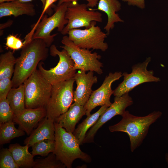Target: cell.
Instances as JSON below:
<instances>
[{"instance_id":"1","label":"cell","mask_w":168,"mask_h":168,"mask_svg":"<svg viewBox=\"0 0 168 168\" xmlns=\"http://www.w3.org/2000/svg\"><path fill=\"white\" fill-rule=\"evenodd\" d=\"M20 56L17 58L12 80V88L17 87L36 69L40 62L45 60L49 49L44 41L40 39L24 41Z\"/></svg>"},{"instance_id":"2","label":"cell","mask_w":168,"mask_h":168,"mask_svg":"<svg viewBox=\"0 0 168 168\" xmlns=\"http://www.w3.org/2000/svg\"><path fill=\"white\" fill-rule=\"evenodd\" d=\"M162 115L160 111H154L143 116H138L125 110L122 119L117 124L109 126L111 132H120L126 133L129 138L130 149L133 152L140 146L146 137L150 126Z\"/></svg>"},{"instance_id":"3","label":"cell","mask_w":168,"mask_h":168,"mask_svg":"<svg viewBox=\"0 0 168 168\" xmlns=\"http://www.w3.org/2000/svg\"><path fill=\"white\" fill-rule=\"evenodd\" d=\"M55 149L54 153L57 158L67 168H72L76 159H80L88 163L91 161V156L82 152L80 144L72 133L67 132L54 122Z\"/></svg>"},{"instance_id":"4","label":"cell","mask_w":168,"mask_h":168,"mask_svg":"<svg viewBox=\"0 0 168 168\" xmlns=\"http://www.w3.org/2000/svg\"><path fill=\"white\" fill-rule=\"evenodd\" d=\"M70 2H65L57 5L54 13L49 17L46 14L44 15L40 22L26 36L32 39H41L48 47H50L54 37L57 35V34L51 35L52 31L57 28L58 31L61 32L68 23L65 15Z\"/></svg>"},{"instance_id":"5","label":"cell","mask_w":168,"mask_h":168,"mask_svg":"<svg viewBox=\"0 0 168 168\" xmlns=\"http://www.w3.org/2000/svg\"><path fill=\"white\" fill-rule=\"evenodd\" d=\"M74 78L52 85L45 108L46 117L54 120L68 110L73 100Z\"/></svg>"},{"instance_id":"6","label":"cell","mask_w":168,"mask_h":168,"mask_svg":"<svg viewBox=\"0 0 168 168\" xmlns=\"http://www.w3.org/2000/svg\"><path fill=\"white\" fill-rule=\"evenodd\" d=\"M26 108H46L50 97L52 85L36 69L23 83Z\"/></svg>"},{"instance_id":"7","label":"cell","mask_w":168,"mask_h":168,"mask_svg":"<svg viewBox=\"0 0 168 168\" xmlns=\"http://www.w3.org/2000/svg\"><path fill=\"white\" fill-rule=\"evenodd\" d=\"M50 47V55L53 57L58 56L59 61L56 66L49 70L43 67L42 61L40 62L38 66L40 74L52 85L73 78L76 73L74 63L67 51L64 49L58 50L54 44Z\"/></svg>"},{"instance_id":"8","label":"cell","mask_w":168,"mask_h":168,"mask_svg":"<svg viewBox=\"0 0 168 168\" xmlns=\"http://www.w3.org/2000/svg\"><path fill=\"white\" fill-rule=\"evenodd\" d=\"M61 43L63 45L60 47L67 51L73 60L75 70L95 72L99 75L103 73V64L99 60L101 56L98 53L78 47L68 36L63 37Z\"/></svg>"},{"instance_id":"9","label":"cell","mask_w":168,"mask_h":168,"mask_svg":"<svg viewBox=\"0 0 168 168\" xmlns=\"http://www.w3.org/2000/svg\"><path fill=\"white\" fill-rule=\"evenodd\" d=\"M88 7L87 4H79L77 2L70 3L65 15L68 23L61 32L62 34H68L72 29L82 27L88 28L92 21L102 22L101 13L94 9L88 10Z\"/></svg>"},{"instance_id":"10","label":"cell","mask_w":168,"mask_h":168,"mask_svg":"<svg viewBox=\"0 0 168 168\" xmlns=\"http://www.w3.org/2000/svg\"><path fill=\"white\" fill-rule=\"evenodd\" d=\"M151 60V58L148 57L142 63L133 65L131 73L124 72L122 74L123 80L114 90V95L121 96L128 93L135 87L144 83L160 82V79L154 75L153 71L147 70V68Z\"/></svg>"},{"instance_id":"11","label":"cell","mask_w":168,"mask_h":168,"mask_svg":"<svg viewBox=\"0 0 168 168\" xmlns=\"http://www.w3.org/2000/svg\"><path fill=\"white\" fill-rule=\"evenodd\" d=\"M96 21H92L91 26L84 30L74 29L68 33V37L78 47L89 49H99L105 51L108 48V44L105 42L107 34L103 32Z\"/></svg>"},{"instance_id":"12","label":"cell","mask_w":168,"mask_h":168,"mask_svg":"<svg viewBox=\"0 0 168 168\" xmlns=\"http://www.w3.org/2000/svg\"><path fill=\"white\" fill-rule=\"evenodd\" d=\"M133 103L132 99L128 93H126L120 97L115 96L114 102L107 108L96 123L88 131L83 143L93 142L95 135L102 125L115 116H122L125 111L126 109L132 105Z\"/></svg>"},{"instance_id":"13","label":"cell","mask_w":168,"mask_h":168,"mask_svg":"<svg viewBox=\"0 0 168 168\" xmlns=\"http://www.w3.org/2000/svg\"><path fill=\"white\" fill-rule=\"evenodd\" d=\"M122 76L121 72H110L106 76L101 85L96 90L93 91L88 100L84 105L87 116L92 110L98 106H106L109 107L111 104L110 98L114 90L111 89L112 83L119 80Z\"/></svg>"},{"instance_id":"14","label":"cell","mask_w":168,"mask_h":168,"mask_svg":"<svg viewBox=\"0 0 168 168\" xmlns=\"http://www.w3.org/2000/svg\"><path fill=\"white\" fill-rule=\"evenodd\" d=\"M74 78L77 86L73 91V100L84 106L93 91L92 86L97 82V77L94 75L93 72L90 71L86 73V71L79 70Z\"/></svg>"},{"instance_id":"15","label":"cell","mask_w":168,"mask_h":168,"mask_svg":"<svg viewBox=\"0 0 168 168\" xmlns=\"http://www.w3.org/2000/svg\"><path fill=\"white\" fill-rule=\"evenodd\" d=\"M45 108H26L21 114L14 116L13 121L19 126V128L29 135L34 128L46 116Z\"/></svg>"},{"instance_id":"16","label":"cell","mask_w":168,"mask_h":168,"mask_svg":"<svg viewBox=\"0 0 168 168\" xmlns=\"http://www.w3.org/2000/svg\"><path fill=\"white\" fill-rule=\"evenodd\" d=\"M86 112L84 106L74 102L67 111L56 118L54 122L67 132L73 133L76 124L86 115Z\"/></svg>"},{"instance_id":"17","label":"cell","mask_w":168,"mask_h":168,"mask_svg":"<svg viewBox=\"0 0 168 168\" xmlns=\"http://www.w3.org/2000/svg\"><path fill=\"white\" fill-rule=\"evenodd\" d=\"M54 121L45 117L24 140L25 145L31 147L34 143L45 139L55 140Z\"/></svg>"},{"instance_id":"18","label":"cell","mask_w":168,"mask_h":168,"mask_svg":"<svg viewBox=\"0 0 168 168\" xmlns=\"http://www.w3.org/2000/svg\"><path fill=\"white\" fill-rule=\"evenodd\" d=\"M34 5L30 2H22L17 0L0 4V18L25 15L34 16L36 14Z\"/></svg>"},{"instance_id":"19","label":"cell","mask_w":168,"mask_h":168,"mask_svg":"<svg viewBox=\"0 0 168 168\" xmlns=\"http://www.w3.org/2000/svg\"><path fill=\"white\" fill-rule=\"evenodd\" d=\"M121 4L118 0H99L97 8L94 9L101 11L107 14L108 21L104 29L107 32V35L114 28L115 23L124 22L116 13L121 9Z\"/></svg>"},{"instance_id":"20","label":"cell","mask_w":168,"mask_h":168,"mask_svg":"<svg viewBox=\"0 0 168 168\" xmlns=\"http://www.w3.org/2000/svg\"><path fill=\"white\" fill-rule=\"evenodd\" d=\"M27 145L21 146L18 143L10 144L8 149L19 168H33L35 164L34 156L28 151Z\"/></svg>"},{"instance_id":"21","label":"cell","mask_w":168,"mask_h":168,"mask_svg":"<svg viewBox=\"0 0 168 168\" xmlns=\"http://www.w3.org/2000/svg\"><path fill=\"white\" fill-rule=\"evenodd\" d=\"M106 106H101L95 113L87 116L86 118L80 124L73 133L80 145L83 143L86 134L97 121L100 116L107 108Z\"/></svg>"},{"instance_id":"22","label":"cell","mask_w":168,"mask_h":168,"mask_svg":"<svg viewBox=\"0 0 168 168\" xmlns=\"http://www.w3.org/2000/svg\"><path fill=\"white\" fill-rule=\"evenodd\" d=\"M14 114L18 115L25 109V98L23 84L17 87L12 88L7 96Z\"/></svg>"},{"instance_id":"23","label":"cell","mask_w":168,"mask_h":168,"mask_svg":"<svg viewBox=\"0 0 168 168\" xmlns=\"http://www.w3.org/2000/svg\"><path fill=\"white\" fill-rule=\"evenodd\" d=\"M25 134V132L24 131L15 127L14 122L13 121L0 124L1 145L9 143L13 139Z\"/></svg>"},{"instance_id":"24","label":"cell","mask_w":168,"mask_h":168,"mask_svg":"<svg viewBox=\"0 0 168 168\" xmlns=\"http://www.w3.org/2000/svg\"><path fill=\"white\" fill-rule=\"evenodd\" d=\"M16 58L13 52L9 51L0 56V80L9 77L13 74Z\"/></svg>"},{"instance_id":"25","label":"cell","mask_w":168,"mask_h":168,"mask_svg":"<svg viewBox=\"0 0 168 168\" xmlns=\"http://www.w3.org/2000/svg\"><path fill=\"white\" fill-rule=\"evenodd\" d=\"M55 146V140H44L36 142L31 146V153L34 156L40 155L45 157L50 153L54 152Z\"/></svg>"},{"instance_id":"26","label":"cell","mask_w":168,"mask_h":168,"mask_svg":"<svg viewBox=\"0 0 168 168\" xmlns=\"http://www.w3.org/2000/svg\"><path fill=\"white\" fill-rule=\"evenodd\" d=\"M66 167L58 160L54 152L49 153L44 158H40L35 161L33 168H64Z\"/></svg>"},{"instance_id":"27","label":"cell","mask_w":168,"mask_h":168,"mask_svg":"<svg viewBox=\"0 0 168 168\" xmlns=\"http://www.w3.org/2000/svg\"><path fill=\"white\" fill-rule=\"evenodd\" d=\"M14 116L7 97L0 98V124L13 121Z\"/></svg>"},{"instance_id":"28","label":"cell","mask_w":168,"mask_h":168,"mask_svg":"<svg viewBox=\"0 0 168 168\" xmlns=\"http://www.w3.org/2000/svg\"><path fill=\"white\" fill-rule=\"evenodd\" d=\"M0 168H19L8 148L2 149L0 152Z\"/></svg>"},{"instance_id":"29","label":"cell","mask_w":168,"mask_h":168,"mask_svg":"<svg viewBox=\"0 0 168 168\" xmlns=\"http://www.w3.org/2000/svg\"><path fill=\"white\" fill-rule=\"evenodd\" d=\"M6 46L13 50L21 49L24 45L23 42L19 38L13 35H9L6 38Z\"/></svg>"},{"instance_id":"30","label":"cell","mask_w":168,"mask_h":168,"mask_svg":"<svg viewBox=\"0 0 168 168\" xmlns=\"http://www.w3.org/2000/svg\"><path fill=\"white\" fill-rule=\"evenodd\" d=\"M11 78L7 77L0 80V98L7 97L12 88Z\"/></svg>"},{"instance_id":"31","label":"cell","mask_w":168,"mask_h":168,"mask_svg":"<svg viewBox=\"0 0 168 168\" xmlns=\"http://www.w3.org/2000/svg\"><path fill=\"white\" fill-rule=\"evenodd\" d=\"M80 0H59L58 3V5H60L61 4L65 2H77ZM87 2V4L88 7H94L98 5L99 0H84Z\"/></svg>"},{"instance_id":"32","label":"cell","mask_w":168,"mask_h":168,"mask_svg":"<svg viewBox=\"0 0 168 168\" xmlns=\"http://www.w3.org/2000/svg\"><path fill=\"white\" fill-rule=\"evenodd\" d=\"M122 1L127 2L129 5L136 6L141 9H144L145 7V0H121Z\"/></svg>"},{"instance_id":"33","label":"cell","mask_w":168,"mask_h":168,"mask_svg":"<svg viewBox=\"0 0 168 168\" xmlns=\"http://www.w3.org/2000/svg\"><path fill=\"white\" fill-rule=\"evenodd\" d=\"M58 0H46L45 4L44 6L43 7V9L41 14L37 21L36 23L38 24L40 21L42 17L44 15V14L46 11L56 1Z\"/></svg>"},{"instance_id":"34","label":"cell","mask_w":168,"mask_h":168,"mask_svg":"<svg viewBox=\"0 0 168 168\" xmlns=\"http://www.w3.org/2000/svg\"><path fill=\"white\" fill-rule=\"evenodd\" d=\"M13 21L9 20L5 23L0 24V30L10 26L12 23Z\"/></svg>"},{"instance_id":"35","label":"cell","mask_w":168,"mask_h":168,"mask_svg":"<svg viewBox=\"0 0 168 168\" xmlns=\"http://www.w3.org/2000/svg\"><path fill=\"white\" fill-rule=\"evenodd\" d=\"M18 0L19 1L21 2H31L33 0ZM40 0L42 4L43 7H44L45 4L46 0Z\"/></svg>"},{"instance_id":"36","label":"cell","mask_w":168,"mask_h":168,"mask_svg":"<svg viewBox=\"0 0 168 168\" xmlns=\"http://www.w3.org/2000/svg\"><path fill=\"white\" fill-rule=\"evenodd\" d=\"M18 0H0V3L5 2L15 1Z\"/></svg>"},{"instance_id":"37","label":"cell","mask_w":168,"mask_h":168,"mask_svg":"<svg viewBox=\"0 0 168 168\" xmlns=\"http://www.w3.org/2000/svg\"><path fill=\"white\" fill-rule=\"evenodd\" d=\"M166 159L167 162V163L168 164V153H167V154H166Z\"/></svg>"}]
</instances>
